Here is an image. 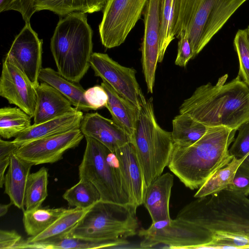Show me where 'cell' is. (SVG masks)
<instances>
[{
    "label": "cell",
    "instance_id": "cell-20",
    "mask_svg": "<svg viewBox=\"0 0 249 249\" xmlns=\"http://www.w3.org/2000/svg\"><path fill=\"white\" fill-rule=\"evenodd\" d=\"M174 176L167 172L156 178L146 188L143 204L152 222L171 219L169 202Z\"/></svg>",
    "mask_w": 249,
    "mask_h": 249
},
{
    "label": "cell",
    "instance_id": "cell-26",
    "mask_svg": "<svg viewBox=\"0 0 249 249\" xmlns=\"http://www.w3.org/2000/svg\"><path fill=\"white\" fill-rule=\"evenodd\" d=\"M208 128L188 115L179 113L172 121L171 136L173 144L183 146L190 145L199 140Z\"/></svg>",
    "mask_w": 249,
    "mask_h": 249
},
{
    "label": "cell",
    "instance_id": "cell-29",
    "mask_svg": "<svg viewBox=\"0 0 249 249\" xmlns=\"http://www.w3.org/2000/svg\"><path fill=\"white\" fill-rule=\"evenodd\" d=\"M32 117L18 107L0 109V135L4 139L17 137L31 125Z\"/></svg>",
    "mask_w": 249,
    "mask_h": 249
},
{
    "label": "cell",
    "instance_id": "cell-16",
    "mask_svg": "<svg viewBox=\"0 0 249 249\" xmlns=\"http://www.w3.org/2000/svg\"><path fill=\"white\" fill-rule=\"evenodd\" d=\"M80 129L85 137L94 139L114 153L131 142L129 135L112 120L97 112L84 115Z\"/></svg>",
    "mask_w": 249,
    "mask_h": 249
},
{
    "label": "cell",
    "instance_id": "cell-37",
    "mask_svg": "<svg viewBox=\"0 0 249 249\" xmlns=\"http://www.w3.org/2000/svg\"><path fill=\"white\" fill-rule=\"evenodd\" d=\"M238 130V135L229 149V153L233 157L241 158L249 153V122L242 124Z\"/></svg>",
    "mask_w": 249,
    "mask_h": 249
},
{
    "label": "cell",
    "instance_id": "cell-12",
    "mask_svg": "<svg viewBox=\"0 0 249 249\" xmlns=\"http://www.w3.org/2000/svg\"><path fill=\"white\" fill-rule=\"evenodd\" d=\"M80 128L44 137L20 146L14 153L33 165L53 163L68 150L77 146L84 137Z\"/></svg>",
    "mask_w": 249,
    "mask_h": 249
},
{
    "label": "cell",
    "instance_id": "cell-42",
    "mask_svg": "<svg viewBox=\"0 0 249 249\" xmlns=\"http://www.w3.org/2000/svg\"><path fill=\"white\" fill-rule=\"evenodd\" d=\"M34 5V0H16L11 10L19 12L25 23L30 22L31 18L36 12Z\"/></svg>",
    "mask_w": 249,
    "mask_h": 249
},
{
    "label": "cell",
    "instance_id": "cell-11",
    "mask_svg": "<svg viewBox=\"0 0 249 249\" xmlns=\"http://www.w3.org/2000/svg\"><path fill=\"white\" fill-rule=\"evenodd\" d=\"M90 66L96 76L107 83L117 93L139 109L146 99L136 77V71L122 66L107 54L93 53Z\"/></svg>",
    "mask_w": 249,
    "mask_h": 249
},
{
    "label": "cell",
    "instance_id": "cell-43",
    "mask_svg": "<svg viewBox=\"0 0 249 249\" xmlns=\"http://www.w3.org/2000/svg\"><path fill=\"white\" fill-rule=\"evenodd\" d=\"M16 0H0V12L11 10Z\"/></svg>",
    "mask_w": 249,
    "mask_h": 249
},
{
    "label": "cell",
    "instance_id": "cell-21",
    "mask_svg": "<svg viewBox=\"0 0 249 249\" xmlns=\"http://www.w3.org/2000/svg\"><path fill=\"white\" fill-rule=\"evenodd\" d=\"M126 245L119 241H97L72 236L67 233L45 240L26 242L22 239L14 249H96L114 248Z\"/></svg>",
    "mask_w": 249,
    "mask_h": 249
},
{
    "label": "cell",
    "instance_id": "cell-40",
    "mask_svg": "<svg viewBox=\"0 0 249 249\" xmlns=\"http://www.w3.org/2000/svg\"><path fill=\"white\" fill-rule=\"evenodd\" d=\"M84 96L87 102L92 107L93 110L107 106L108 95L101 85H96L88 89L85 90Z\"/></svg>",
    "mask_w": 249,
    "mask_h": 249
},
{
    "label": "cell",
    "instance_id": "cell-22",
    "mask_svg": "<svg viewBox=\"0 0 249 249\" xmlns=\"http://www.w3.org/2000/svg\"><path fill=\"white\" fill-rule=\"evenodd\" d=\"M108 95L106 108L112 120L130 137L131 140L136 129L140 109L134 105L117 93L107 83L101 85Z\"/></svg>",
    "mask_w": 249,
    "mask_h": 249
},
{
    "label": "cell",
    "instance_id": "cell-27",
    "mask_svg": "<svg viewBox=\"0 0 249 249\" xmlns=\"http://www.w3.org/2000/svg\"><path fill=\"white\" fill-rule=\"evenodd\" d=\"M67 209L41 206L31 210H24L22 220L26 232L31 236L38 235L49 227Z\"/></svg>",
    "mask_w": 249,
    "mask_h": 249
},
{
    "label": "cell",
    "instance_id": "cell-19",
    "mask_svg": "<svg viewBox=\"0 0 249 249\" xmlns=\"http://www.w3.org/2000/svg\"><path fill=\"white\" fill-rule=\"evenodd\" d=\"M83 113L77 109L53 119L32 125L16 137L14 143L20 146L33 141L80 128Z\"/></svg>",
    "mask_w": 249,
    "mask_h": 249
},
{
    "label": "cell",
    "instance_id": "cell-14",
    "mask_svg": "<svg viewBox=\"0 0 249 249\" xmlns=\"http://www.w3.org/2000/svg\"><path fill=\"white\" fill-rule=\"evenodd\" d=\"M161 0H148L143 11L144 25L142 44V71L148 92L152 93L159 62Z\"/></svg>",
    "mask_w": 249,
    "mask_h": 249
},
{
    "label": "cell",
    "instance_id": "cell-39",
    "mask_svg": "<svg viewBox=\"0 0 249 249\" xmlns=\"http://www.w3.org/2000/svg\"><path fill=\"white\" fill-rule=\"evenodd\" d=\"M177 38L179 40L175 63L176 65L184 67L190 59L194 58L193 51L185 31L181 32Z\"/></svg>",
    "mask_w": 249,
    "mask_h": 249
},
{
    "label": "cell",
    "instance_id": "cell-4",
    "mask_svg": "<svg viewBox=\"0 0 249 249\" xmlns=\"http://www.w3.org/2000/svg\"><path fill=\"white\" fill-rule=\"evenodd\" d=\"M92 35L85 13L72 12L59 20L50 49L57 72L63 77L79 83L87 73L93 53Z\"/></svg>",
    "mask_w": 249,
    "mask_h": 249
},
{
    "label": "cell",
    "instance_id": "cell-34",
    "mask_svg": "<svg viewBox=\"0 0 249 249\" xmlns=\"http://www.w3.org/2000/svg\"><path fill=\"white\" fill-rule=\"evenodd\" d=\"M233 45L239 62L238 75L249 87V39L246 29L237 31Z\"/></svg>",
    "mask_w": 249,
    "mask_h": 249
},
{
    "label": "cell",
    "instance_id": "cell-8",
    "mask_svg": "<svg viewBox=\"0 0 249 249\" xmlns=\"http://www.w3.org/2000/svg\"><path fill=\"white\" fill-rule=\"evenodd\" d=\"M131 142L147 188L168 166L173 147L171 132L164 130L157 123L150 100L145 99L141 106Z\"/></svg>",
    "mask_w": 249,
    "mask_h": 249
},
{
    "label": "cell",
    "instance_id": "cell-5",
    "mask_svg": "<svg viewBox=\"0 0 249 249\" xmlns=\"http://www.w3.org/2000/svg\"><path fill=\"white\" fill-rule=\"evenodd\" d=\"M247 0H178L175 37L187 32L194 58Z\"/></svg>",
    "mask_w": 249,
    "mask_h": 249
},
{
    "label": "cell",
    "instance_id": "cell-45",
    "mask_svg": "<svg viewBox=\"0 0 249 249\" xmlns=\"http://www.w3.org/2000/svg\"><path fill=\"white\" fill-rule=\"evenodd\" d=\"M246 31L247 33V35H248V38L249 39V26H248V27L247 28H246Z\"/></svg>",
    "mask_w": 249,
    "mask_h": 249
},
{
    "label": "cell",
    "instance_id": "cell-31",
    "mask_svg": "<svg viewBox=\"0 0 249 249\" xmlns=\"http://www.w3.org/2000/svg\"><path fill=\"white\" fill-rule=\"evenodd\" d=\"M48 170L45 167L29 175L25 193L26 210L41 206L48 196Z\"/></svg>",
    "mask_w": 249,
    "mask_h": 249
},
{
    "label": "cell",
    "instance_id": "cell-9",
    "mask_svg": "<svg viewBox=\"0 0 249 249\" xmlns=\"http://www.w3.org/2000/svg\"><path fill=\"white\" fill-rule=\"evenodd\" d=\"M138 234L141 248L207 249L214 237L204 227L176 218L152 222Z\"/></svg>",
    "mask_w": 249,
    "mask_h": 249
},
{
    "label": "cell",
    "instance_id": "cell-33",
    "mask_svg": "<svg viewBox=\"0 0 249 249\" xmlns=\"http://www.w3.org/2000/svg\"><path fill=\"white\" fill-rule=\"evenodd\" d=\"M63 198L70 207L87 209L100 200L101 196L92 183L81 178L75 185L66 191Z\"/></svg>",
    "mask_w": 249,
    "mask_h": 249
},
{
    "label": "cell",
    "instance_id": "cell-44",
    "mask_svg": "<svg viewBox=\"0 0 249 249\" xmlns=\"http://www.w3.org/2000/svg\"><path fill=\"white\" fill-rule=\"evenodd\" d=\"M13 203L10 202L7 204H2L0 205V217L4 216L8 212V209Z\"/></svg>",
    "mask_w": 249,
    "mask_h": 249
},
{
    "label": "cell",
    "instance_id": "cell-1",
    "mask_svg": "<svg viewBox=\"0 0 249 249\" xmlns=\"http://www.w3.org/2000/svg\"><path fill=\"white\" fill-rule=\"evenodd\" d=\"M228 75L197 88L184 100L179 113L186 114L208 127L223 126L235 130L249 122V87L238 75L226 83Z\"/></svg>",
    "mask_w": 249,
    "mask_h": 249
},
{
    "label": "cell",
    "instance_id": "cell-38",
    "mask_svg": "<svg viewBox=\"0 0 249 249\" xmlns=\"http://www.w3.org/2000/svg\"><path fill=\"white\" fill-rule=\"evenodd\" d=\"M19 147L13 141L0 140V187L2 188L4 181V173L9 166L12 155Z\"/></svg>",
    "mask_w": 249,
    "mask_h": 249
},
{
    "label": "cell",
    "instance_id": "cell-30",
    "mask_svg": "<svg viewBox=\"0 0 249 249\" xmlns=\"http://www.w3.org/2000/svg\"><path fill=\"white\" fill-rule=\"evenodd\" d=\"M90 208L68 209L45 231L36 236H30L23 240L26 242H34L64 234L70 231L79 222Z\"/></svg>",
    "mask_w": 249,
    "mask_h": 249
},
{
    "label": "cell",
    "instance_id": "cell-10",
    "mask_svg": "<svg viewBox=\"0 0 249 249\" xmlns=\"http://www.w3.org/2000/svg\"><path fill=\"white\" fill-rule=\"evenodd\" d=\"M148 0H109L103 10L99 25L103 45L110 49L119 46L141 18Z\"/></svg>",
    "mask_w": 249,
    "mask_h": 249
},
{
    "label": "cell",
    "instance_id": "cell-25",
    "mask_svg": "<svg viewBox=\"0 0 249 249\" xmlns=\"http://www.w3.org/2000/svg\"><path fill=\"white\" fill-rule=\"evenodd\" d=\"M109 0H34L35 12L49 10L62 17L74 12L93 13L103 10Z\"/></svg>",
    "mask_w": 249,
    "mask_h": 249
},
{
    "label": "cell",
    "instance_id": "cell-13",
    "mask_svg": "<svg viewBox=\"0 0 249 249\" xmlns=\"http://www.w3.org/2000/svg\"><path fill=\"white\" fill-rule=\"evenodd\" d=\"M43 40L26 22L15 38L5 58L10 60L27 77L36 88L42 69Z\"/></svg>",
    "mask_w": 249,
    "mask_h": 249
},
{
    "label": "cell",
    "instance_id": "cell-35",
    "mask_svg": "<svg viewBox=\"0 0 249 249\" xmlns=\"http://www.w3.org/2000/svg\"><path fill=\"white\" fill-rule=\"evenodd\" d=\"M207 249H249V239L241 235L214 233Z\"/></svg>",
    "mask_w": 249,
    "mask_h": 249
},
{
    "label": "cell",
    "instance_id": "cell-36",
    "mask_svg": "<svg viewBox=\"0 0 249 249\" xmlns=\"http://www.w3.org/2000/svg\"><path fill=\"white\" fill-rule=\"evenodd\" d=\"M226 189L246 196L249 195V160L247 158L237 169L232 182Z\"/></svg>",
    "mask_w": 249,
    "mask_h": 249
},
{
    "label": "cell",
    "instance_id": "cell-23",
    "mask_svg": "<svg viewBox=\"0 0 249 249\" xmlns=\"http://www.w3.org/2000/svg\"><path fill=\"white\" fill-rule=\"evenodd\" d=\"M32 166L13 153L4 177V193L13 204L23 210L26 183Z\"/></svg>",
    "mask_w": 249,
    "mask_h": 249
},
{
    "label": "cell",
    "instance_id": "cell-24",
    "mask_svg": "<svg viewBox=\"0 0 249 249\" xmlns=\"http://www.w3.org/2000/svg\"><path fill=\"white\" fill-rule=\"evenodd\" d=\"M38 80L41 82L47 83L59 91L76 108L81 111L93 110L85 98V90L83 87L78 83L64 78L57 71L50 68H42Z\"/></svg>",
    "mask_w": 249,
    "mask_h": 249
},
{
    "label": "cell",
    "instance_id": "cell-32",
    "mask_svg": "<svg viewBox=\"0 0 249 249\" xmlns=\"http://www.w3.org/2000/svg\"><path fill=\"white\" fill-rule=\"evenodd\" d=\"M178 0H161L160 7V46L159 62H161L167 47L175 37Z\"/></svg>",
    "mask_w": 249,
    "mask_h": 249
},
{
    "label": "cell",
    "instance_id": "cell-18",
    "mask_svg": "<svg viewBox=\"0 0 249 249\" xmlns=\"http://www.w3.org/2000/svg\"><path fill=\"white\" fill-rule=\"evenodd\" d=\"M36 102L34 124H37L78 109L55 88L45 82L36 88Z\"/></svg>",
    "mask_w": 249,
    "mask_h": 249
},
{
    "label": "cell",
    "instance_id": "cell-17",
    "mask_svg": "<svg viewBox=\"0 0 249 249\" xmlns=\"http://www.w3.org/2000/svg\"><path fill=\"white\" fill-rule=\"evenodd\" d=\"M114 153L124 180L135 205L138 207L143 204L146 187L135 146L130 142L117 149Z\"/></svg>",
    "mask_w": 249,
    "mask_h": 249
},
{
    "label": "cell",
    "instance_id": "cell-2",
    "mask_svg": "<svg viewBox=\"0 0 249 249\" xmlns=\"http://www.w3.org/2000/svg\"><path fill=\"white\" fill-rule=\"evenodd\" d=\"M236 132L226 127H211L190 145L173 144L167 167L186 187L198 189L234 158L229 153V147Z\"/></svg>",
    "mask_w": 249,
    "mask_h": 249
},
{
    "label": "cell",
    "instance_id": "cell-41",
    "mask_svg": "<svg viewBox=\"0 0 249 249\" xmlns=\"http://www.w3.org/2000/svg\"><path fill=\"white\" fill-rule=\"evenodd\" d=\"M22 240L21 236L16 231H0V249H14Z\"/></svg>",
    "mask_w": 249,
    "mask_h": 249
},
{
    "label": "cell",
    "instance_id": "cell-28",
    "mask_svg": "<svg viewBox=\"0 0 249 249\" xmlns=\"http://www.w3.org/2000/svg\"><path fill=\"white\" fill-rule=\"evenodd\" d=\"M248 154L241 158L234 157L225 167L215 172L198 189L194 197L206 196L226 189L232 182L237 169Z\"/></svg>",
    "mask_w": 249,
    "mask_h": 249
},
{
    "label": "cell",
    "instance_id": "cell-3",
    "mask_svg": "<svg viewBox=\"0 0 249 249\" xmlns=\"http://www.w3.org/2000/svg\"><path fill=\"white\" fill-rule=\"evenodd\" d=\"M177 219L204 227L213 233L249 239V199L228 189L196 198L178 213Z\"/></svg>",
    "mask_w": 249,
    "mask_h": 249
},
{
    "label": "cell",
    "instance_id": "cell-6",
    "mask_svg": "<svg viewBox=\"0 0 249 249\" xmlns=\"http://www.w3.org/2000/svg\"><path fill=\"white\" fill-rule=\"evenodd\" d=\"M137 207L100 200L87 211L69 234L92 240L119 241L138 232Z\"/></svg>",
    "mask_w": 249,
    "mask_h": 249
},
{
    "label": "cell",
    "instance_id": "cell-15",
    "mask_svg": "<svg viewBox=\"0 0 249 249\" xmlns=\"http://www.w3.org/2000/svg\"><path fill=\"white\" fill-rule=\"evenodd\" d=\"M0 95L34 117L36 102V87L13 62L5 58L2 61Z\"/></svg>",
    "mask_w": 249,
    "mask_h": 249
},
{
    "label": "cell",
    "instance_id": "cell-7",
    "mask_svg": "<svg viewBox=\"0 0 249 249\" xmlns=\"http://www.w3.org/2000/svg\"><path fill=\"white\" fill-rule=\"evenodd\" d=\"M85 137L86 146L78 168L79 178L92 183L100 194L101 200L135 205L115 153L94 139Z\"/></svg>",
    "mask_w": 249,
    "mask_h": 249
}]
</instances>
